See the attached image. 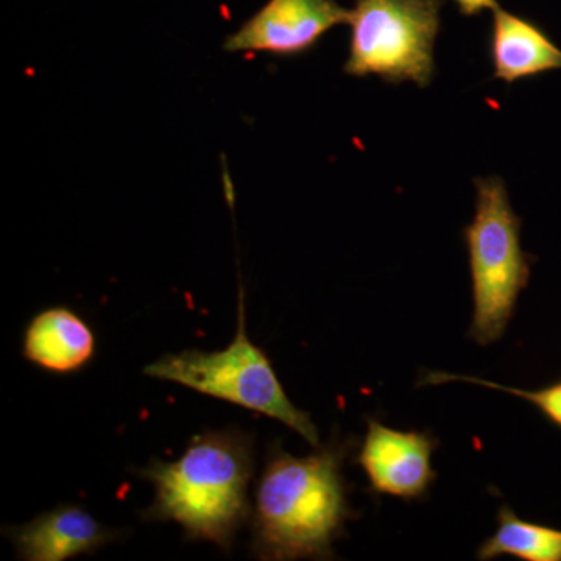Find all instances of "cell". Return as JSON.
<instances>
[{
	"mask_svg": "<svg viewBox=\"0 0 561 561\" xmlns=\"http://www.w3.org/2000/svg\"><path fill=\"white\" fill-rule=\"evenodd\" d=\"M346 453L343 443L306 457L273 446L251 511V552L256 559H332V545L354 516L342 476Z\"/></svg>",
	"mask_w": 561,
	"mask_h": 561,
	"instance_id": "cell-1",
	"label": "cell"
},
{
	"mask_svg": "<svg viewBox=\"0 0 561 561\" xmlns=\"http://www.w3.org/2000/svg\"><path fill=\"white\" fill-rule=\"evenodd\" d=\"M490 58L494 79L508 84L561 69V49L545 28L501 7L493 10Z\"/></svg>",
	"mask_w": 561,
	"mask_h": 561,
	"instance_id": "cell-10",
	"label": "cell"
},
{
	"mask_svg": "<svg viewBox=\"0 0 561 561\" xmlns=\"http://www.w3.org/2000/svg\"><path fill=\"white\" fill-rule=\"evenodd\" d=\"M254 470L253 437L241 430L195 435L175 461L153 460L139 471L154 486L151 522H173L190 540L230 551L251 518L249 486Z\"/></svg>",
	"mask_w": 561,
	"mask_h": 561,
	"instance_id": "cell-2",
	"label": "cell"
},
{
	"mask_svg": "<svg viewBox=\"0 0 561 561\" xmlns=\"http://www.w3.org/2000/svg\"><path fill=\"white\" fill-rule=\"evenodd\" d=\"M435 448L437 440L430 432L390 430L379 421L368 420L356 461L373 493L420 500L437 478L431 463Z\"/></svg>",
	"mask_w": 561,
	"mask_h": 561,
	"instance_id": "cell-7",
	"label": "cell"
},
{
	"mask_svg": "<svg viewBox=\"0 0 561 561\" xmlns=\"http://www.w3.org/2000/svg\"><path fill=\"white\" fill-rule=\"evenodd\" d=\"M470 382L478 383L481 387H489V389L505 391V393L515 394V397L523 398V400L531 402L549 421H552L556 426L561 430V381L553 382L551 386L545 387L540 390H522L513 389V387L501 386L486 381V379L472 378V376L451 375V373L431 371L424 376L420 386L426 383H445V382Z\"/></svg>",
	"mask_w": 561,
	"mask_h": 561,
	"instance_id": "cell-12",
	"label": "cell"
},
{
	"mask_svg": "<svg viewBox=\"0 0 561 561\" xmlns=\"http://www.w3.org/2000/svg\"><path fill=\"white\" fill-rule=\"evenodd\" d=\"M476 214L465 228L474 313L468 335L485 346L500 341L529 284L534 257L522 249V219L500 176L476 179Z\"/></svg>",
	"mask_w": 561,
	"mask_h": 561,
	"instance_id": "cell-3",
	"label": "cell"
},
{
	"mask_svg": "<svg viewBox=\"0 0 561 561\" xmlns=\"http://www.w3.org/2000/svg\"><path fill=\"white\" fill-rule=\"evenodd\" d=\"M445 0H354L346 76L430 87Z\"/></svg>",
	"mask_w": 561,
	"mask_h": 561,
	"instance_id": "cell-5",
	"label": "cell"
},
{
	"mask_svg": "<svg viewBox=\"0 0 561 561\" xmlns=\"http://www.w3.org/2000/svg\"><path fill=\"white\" fill-rule=\"evenodd\" d=\"M351 10L337 0H268L238 32L225 41L230 54L298 57L316 47L328 32L348 24Z\"/></svg>",
	"mask_w": 561,
	"mask_h": 561,
	"instance_id": "cell-6",
	"label": "cell"
},
{
	"mask_svg": "<svg viewBox=\"0 0 561 561\" xmlns=\"http://www.w3.org/2000/svg\"><path fill=\"white\" fill-rule=\"evenodd\" d=\"M98 350L94 330L66 306L43 309L28 321L22 356L41 370L73 375L91 364Z\"/></svg>",
	"mask_w": 561,
	"mask_h": 561,
	"instance_id": "cell-9",
	"label": "cell"
},
{
	"mask_svg": "<svg viewBox=\"0 0 561 561\" xmlns=\"http://www.w3.org/2000/svg\"><path fill=\"white\" fill-rule=\"evenodd\" d=\"M460 14L463 16H478L482 11L497 9V0H454Z\"/></svg>",
	"mask_w": 561,
	"mask_h": 561,
	"instance_id": "cell-13",
	"label": "cell"
},
{
	"mask_svg": "<svg viewBox=\"0 0 561 561\" xmlns=\"http://www.w3.org/2000/svg\"><path fill=\"white\" fill-rule=\"evenodd\" d=\"M144 375L180 383L198 393L271 416L300 434L312 446H319V430L311 415L289 400L267 354L247 334L242 290L239 294L238 331L227 348L213 353L186 350L164 354L144 367Z\"/></svg>",
	"mask_w": 561,
	"mask_h": 561,
	"instance_id": "cell-4",
	"label": "cell"
},
{
	"mask_svg": "<svg viewBox=\"0 0 561 561\" xmlns=\"http://www.w3.org/2000/svg\"><path fill=\"white\" fill-rule=\"evenodd\" d=\"M496 534L482 542L479 560L508 556L524 561H561V530L523 522L511 507L497 512Z\"/></svg>",
	"mask_w": 561,
	"mask_h": 561,
	"instance_id": "cell-11",
	"label": "cell"
},
{
	"mask_svg": "<svg viewBox=\"0 0 561 561\" xmlns=\"http://www.w3.org/2000/svg\"><path fill=\"white\" fill-rule=\"evenodd\" d=\"M18 556L27 561H62L90 556L119 537L79 505H60L31 523L5 529Z\"/></svg>",
	"mask_w": 561,
	"mask_h": 561,
	"instance_id": "cell-8",
	"label": "cell"
}]
</instances>
